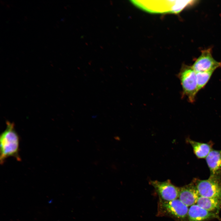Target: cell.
Here are the masks:
<instances>
[{"instance_id":"ba28073f","label":"cell","mask_w":221,"mask_h":221,"mask_svg":"<svg viewBox=\"0 0 221 221\" xmlns=\"http://www.w3.org/2000/svg\"><path fill=\"white\" fill-rule=\"evenodd\" d=\"M218 213L209 211L196 204L190 207L185 221H205L212 219H220Z\"/></svg>"},{"instance_id":"30bf717a","label":"cell","mask_w":221,"mask_h":221,"mask_svg":"<svg viewBox=\"0 0 221 221\" xmlns=\"http://www.w3.org/2000/svg\"><path fill=\"white\" fill-rule=\"evenodd\" d=\"M211 175H221V149H212L206 158Z\"/></svg>"},{"instance_id":"9c48e42d","label":"cell","mask_w":221,"mask_h":221,"mask_svg":"<svg viewBox=\"0 0 221 221\" xmlns=\"http://www.w3.org/2000/svg\"><path fill=\"white\" fill-rule=\"evenodd\" d=\"M200 196L193 181L179 187L178 198L188 207L196 204Z\"/></svg>"},{"instance_id":"8992f818","label":"cell","mask_w":221,"mask_h":221,"mask_svg":"<svg viewBox=\"0 0 221 221\" xmlns=\"http://www.w3.org/2000/svg\"><path fill=\"white\" fill-rule=\"evenodd\" d=\"M149 184L154 188L159 199L168 201L178 198L179 188L173 184L170 180L162 182L151 180Z\"/></svg>"},{"instance_id":"8fae6325","label":"cell","mask_w":221,"mask_h":221,"mask_svg":"<svg viewBox=\"0 0 221 221\" xmlns=\"http://www.w3.org/2000/svg\"><path fill=\"white\" fill-rule=\"evenodd\" d=\"M196 204L209 211L218 213L221 209V198L200 196Z\"/></svg>"},{"instance_id":"4fadbf2b","label":"cell","mask_w":221,"mask_h":221,"mask_svg":"<svg viewBox=\"0 0 221 221\" xmlns=\"http://www.w3.org/2000/svg\"><path fill=\"white\" fill-rule=\"evenodd\" d=\"M214 71L196 72L198 92L205 86Z\"/></svg>"},{"instance_id":"7a4b0ae2","label":"cell","mask_w":221,"mask_h":221,"mask_svg":"<svg viewBox=\"0 0 221 221\" xmlns=\"http://www.w3.org/2000/svg\"><path fill=\"white\" fill-rule=\"evenodd\" d=\"M134 1L131 2L140 8L153 13H171L180 12L190 3L189 1Z\"/></svg>"},{"instance_id":"277c9868","label":"cell","mask_w":221,"mask_h":221,"mask_svg":"<svg viewBox=\"0 0 221 221\" xmlns=\"http://www.w3.org/2000/svg\"><path fill=\"white\" fill-rule=\"evenodd\" d=\"M184 96L187 97L188 101L193 103L198 93L196 72L191 66H184L179 75Z\"/></svg>"},{"instance_id":"52a82bcc","label":"cell","mask_w":221,"mask_h":221,"mask_svg":"<svg viewBox=\"0 0 221 221\" xmlns=\"http://www.w3.org/2000/svg\"><path fill=\"white\" fill-rule=\"evenodd\" d=\"M211 48L201 51V55L191 66L196 72L215 71L221 67V62L216 61L213 57Z\"/></svg>"},{"instance_id":"5b68a950","label":"cell","mask_w":221,"mask_h":221,"mask_svg":"<svg viewBox=\"0 0 221 221\" xmlns=\"http://www.w3.org/2000/svg\"><path fill=\"white\" fill-rule=\"evenodd\" d=\"M200 196L221 198V175H210L206 180L193 181Z\"/></svg>"},{"instance_id":"3957f363","label":"cell","mask_w":221,"mask_h":221,"mask_svg":"<svg viewBox=\"0 0 221 221\" xmlns=\"http://www.w3.org/2000/svg\"><path fill=\"white\" fill-rule=\"evenodd\" d=\"M189 208L179 198L165 201L159 199L157 216H167L177 220L185 221L187 216Z\"/></svg>"},{"instance_id":"6da1fadb","label":"cell","mask_w":221,"mask_h":221,"mask_svg":"<svg viewBox=\"0 0 221 221\" xmlns=\"http://www.w3.org/2000/svg\"><path fill=\"white\" fill-rule=\"evenodd\" d=\"M6 127L0 136V162L3 164L8 157H12L17 161L21 159L19 154L20 139L14 123L6 122Z\"/></svg>"},{"instance_id":"7c38bea8","label":"cell","mask_w":221,"mask_h":221,"mask_svg":"<svg viewBox=\"0 0 221 221\" xmlns=\"http://www.w3.org/2000/svg\"><path fill=\"white\" fill-rule=\"evenodd\" d=\"M187 141L192 146L193 152L199 158H206L212 149L211 143H204L196 142L189 138Z\"/></svg>"}]
</instances>
